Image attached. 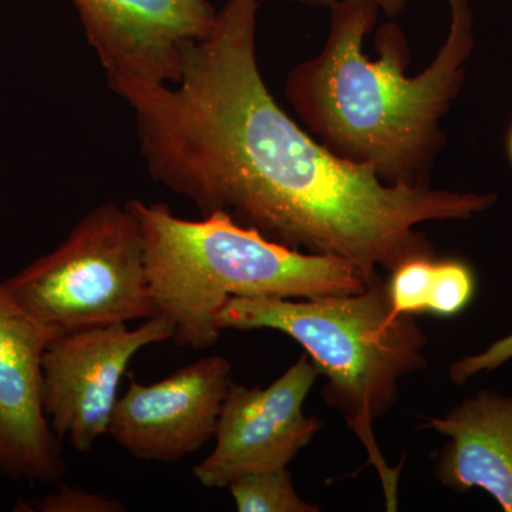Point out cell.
Returning a JSON list of instances; mask_svg holds the SVG:
<instances>
[{"label":"cell","instance_id":"1","mask_svg":"<svg viewBox=\"0 0 512 512\" xmlns=\"http://www.w3.org/2000/svg\"><path fill=\"white\" fill-rule=\"evenodd\" d=\"M259 6L225 0L178 83L107 79L133 110L156 183L202 217L224 212L284 247L345 259L366 278L436 255L421 224L468 221L493 207L494 194L384 183L303 130L259 70Z\"/></svg>","mask_w":512,"mask_h":512},{"label":"cell","instance_id":"2","mask_svg":"<svg viewBox=\"0 0 512 512\" xmlns=\"http://www.w3.org/2000/svg\"><path fill=\"white\" fill-rule=\"evenodd\" d=\"M450 26L433 62L406 76L409 43L396 23L376 30L379 57L366 37L380 9L372 0L330 6L329 33L318 55L293 67L285 97L303 127L336 156L366 165L387 184H430L447 143L441 120L466 79L474 46L470 0H447Z\"/></svg>","mask_w":512,"mask_h":512},{"label":"cell","instance_id":"3","mask_svg":"<svg viewBox=\"0 0 512 512\" xmlns=\"http://www.w3.org/2000/svg\"><path fill=\"white\" fill-rule=\"evenodd\" d=\"M126 205L143 232L157 316L173 325L180 348L210 349L220 340L215 315L229 298L348 295L372 279L345 259L284 247L224 212L194 221L161 202Z\"/></svg>","mask_w":512,"mask_h":512},{"label":"cell","instance_id":"4","mask_svg":"<svg viewBox=\"0 0 512 512\" xmlns=\"http://www.w3.org/2000/svg\"><path fill=\"white\" fill-rule=\"evenodd\" d=\"M218 329L284 333L325 377L322 394L382 466L373 423L399 399V382L427 366V336L413 315H396L382 275L362 291L313 299L229 298Z\"/></svg>","mask_w":512,"mask_h":512},{"label":"cell","instance_id":"5","mask_svg":"<svg viewBox=\"0 0 512 512\" xmlns=\"http://www.w3.org/2000/svg\"><path fill=\"white\" fill-rule=\"evenodd\" d=\"M2 285L57 336L157 316L140 224L113 201L92 208L52 252Z\"/></svg>","mask_w":512,"mask_h":512},{"label":"cell","instance_id":"6","mask_svg":"<svg viewBox=\"0 0 512 512\" xmlns=\"http://www.w3.org/2000/svg\"><path fill=\"white\" fill-rule=\"evenodd\" d=\"M173 335V325L156 316L134 329L114 323L52 339L42 359V403L56 436L79 453H90L109 434L120 382L133 357Z\"/></svg>","mask_w":512,"mask_h":512},{"label":"cell","instance_id":"7","mask_svg":"<svg viewBox=\"0 0 512 512\" xmlns=\"http://www.w3.org/2000/svg\"><path fill=\"white\" fill-rule=\"evenodd\" d=\"M318 376L305 353L264 389L232 382L222 403L214 450L194 467L198 483L227 488L244 474L288 468L320 430V421L303 412Z\"/></svg>","mask_w":512,"mask_h":512},{"label":"cell","instance_id":"8","mask_svg":"<svg viewBox=\"0 0 512 512\" xmlns=\"http://www.w3.org/2000/svg\"><path fill=\"white\" fill-rule=\"evenodd\" d=\"M107 79L175 84L188 56L215 29L208 0H72Z\"/></svg>","mask_w":512,"mask_h":512},{"label":"cell","instance_id":"9","mask_svg":"<svg viewBox=\"0 0 512 512\" xmlns=\"http://www.w3.org/2000/svg\"><path fill=\"white\" fill-rule=\"evenodd\" d=\"M231 383V362L221 355L202 357L153 384L130 375L109 434L138 460L178 463L214 439Z\"/></svg>","mask_w":512,"mask_h":512},{"label":"cell","instance_id":"10","mask_svg":"<svg viewBox=\"0 0 512 512\" xmlns=\"http://www.w3.org/2000/svg\"><path fill=\"white\" fill-rule=\"evenodd\" d=\"M56 336L0 282V476L10 480L57 484L66 474L42 403V359Z\"/></svg>","mask_w":512,"mask_h":512},{"label":"cell","instance_id":"11","mask_svg":"<svg viewBox=\"0 0 512 512\" xmlns=\"http://www.w3.org/2000/svg\"><path fill=\"white\" fill-rule=\"evenodd\" d=\"M421 429L448 439L434 461L444 487L480 488L512 512V397L481 390L441 417H423Z\"/></svg>","mask_w":512,"mask_h":512},{"label":"cell","instance_id":"12","mask_svg":"<svg viewBox=\"0 0 512 512\" xmlns=\"http://www.w3.org/2000/svg\"><path fill=\"white\" fill-rule=\"evenodd\" d=\"M239 512H319L318 505L303 500L288 468L255 471L228 485Z\"/></svg>","mask_w":512,"mask_h":512},{"label":"cell","instance_id":"13","mask_svg":"<svg viewBox=\"0 0 512 512\" xmlns=\"http://www.w3.org/2000/svg\"><path fill=\"white\" fill-rule=\"evenodd\" d=\"M477 292L473 266L463 259H436L431 275L426 313L453 318L466 311Z\"/></svg>","mask_w":512,"mask_h":512},{"label":"cell","instance_id":"14","mask_svg":"<svg viewBox=\"0 0 512 512\" xmlns=\"http://www.w3.org/2000/svg\"><path fill=\"white\" fill-rule=\"evenodd\" d=\"M434 261L436 255L414 256L390 272L387 295L396 315L416 316L426 313Z\"/></svg>","mask_w":512,"mask_h":512},{"label":"cell","instance_id":"15","mask_svg":"<svg viewBox=\"0 0 512 512\" xmlns=\"http://www.w3.org/2000/svg\"><path fill=\"white\" fill-rule=\"evenodd\" d=\"M57 490L42 500L33 501L32 510L40 512H123L124 504L117 498L89 493L83 488L57 483Z\"/></svg>","mask_w":512,"mask_h":512},{"label":"cell","instance_id":"16","mask_svg":"<svg viewBox=\"0 0 512 512\" xmlns=\"http://www.w3.org/2000/svg\"><path fill=\"white\" fill-rule=\"evenodd\" d=\"M512 359V332L510 335L498 339L493 345L488 346L477 355L461 357L451 363L448 375L451 382L464 384L471 377L480 375L483 372H494L498 367L505 365Z\"/></svg>","mask_w":512,"mask_h":512},{"label":"cell","instance_id":"17","mask_svg":"<svg viewBox=\"0 0 512 512\" xmlns=\"http://www.w3.org/2000/svg\"><path fill=\"white\" fill-rule=\"evenodd\" d=\"M293 2L305 3V5H313V6H326V8H330L333 3L342 2V0H293ZM373 3H376L379 6L380 12L386 13L387 16L400 15L404 6L407 5V0H372Z\"/></svg>","mask_w":512,"mask_h":512},{"label":"cell","instance_id":"18","mask_svg":"<svg viewBox=\"0 0 512 512\" xmlns=\"http://www.w3.org/2000/svg\"><path fill=\"white\" fill-rule=\"evenodd\" d=\"M507 154L508 158H510V163L512 165V123L510 126V130H508L507 134Z\"/></svg>","mask_w":512,"mask_h":512}]
</instances>
